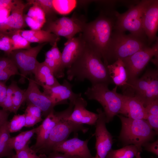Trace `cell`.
<instances>
[{"label":"cell","instance_id":"cell-1","mask_svg":"<svg viewBox=\"0 0 158 158\" xmlns=\"http://www.w3.org/2000/svg\"><path fill=\"white\" fill-rule=\"evenodd\" d=\"M67 69V78L70 81L74 80L82 82L88 80L92 84L113 83L107 66L101 56L86 44L77 59Z\"/></svg>","mask_w":158,"mask_h":158},{"label":"cell","instance_id":"cell-2","mask_svg":"<svg viewBox=\"0 0 158 158\" xmlns=\"http://www.w3.org/2000/svg\"><path fill=\"white\" fill-rule=\"evenodd\" d=\"M115 20L114 17L100 13L95 19L86 23L80 34L86 44L100 55L107 66Z\"/></svg>","mask_w":158,"mask_h":158},{"label":"cell","instance_id":"cell-3","mask_svg":"<svg viewBox=\"0 0 158 158\" xmlns=\"http://www.w3.org/2000/svg\"><path fill=\"white\" fill-rule=\"evenodd\" d=\"M108 85L105 83L92 84L84 93L88 99L95 100L102 106L107 123L111 121L115 116L121 114L125 98L124 95L117 92V86L110 90Z\"/></svg>","mask_w":158,"mask_h":158},{"label":"cell","instance_id":"cell-4","mask_svg":"<svg viewBox=\"0 0 158 158\" xmlns=\"http://www.w3.org/2000/svg\"><path fill=\"white\" fill-rule=\"evenodd\" d=\"M121 123L119 138L126 145H133L140 152L145 143L152 140L157 135L145 119H131L117 115Z\"/></svg>","mask_w":158,"mask_h":158},{"label":"cell","instance_id":"cell-5","mask_svg":"<svg viewBox=\"0 0 158 158\" xmlns=\"http://www.w3.org/2000/svg\"><path fill=\"white\" fill-rule=\"evenodd\" d=\"M128 84L123 87V95L136 97L145 107L158 99L157 70H147L141 78L128 81Z\"/></svg>","mask_w":158,"mask_h":158},{"label":"cell","instance_id":"cell-6","mask_svg":"<svg viewBox=\"0 0 158 158\" xmlns=\"http://www.w3.org/2000/svg\"><path fill=\"white\" fill-rule=\"evenodd\" d=\"M153 1H140L123 13L116 11L114 13L115 20L114 29L123 32L128 31L131 34L147 40L142 28V20L145 10Z\"/></svg>","mask_w":158,"mask_h":158},{"label":"cell","instance_id":"cell-7","mask_svg":"<svg viewBox=\"0 0 158 158\" xmlns=\"http://www.w3.org/2000/svg\"><path fill=\"white\" fill-rule=\"evenodd\" d=\"M147 40L130 34L115 30L113 32L107 61L108 64L118 59H123L148 46Z\"/></svg>","mask_w":158,"mask_h":158},{"label":"cell","instance_id":"cell-8","mask_svg":"<svg viewBox=\"0 0 158 158\" xmlns=\"http://www.w3.org/2000/svg\"><path fill=\"white\" fill-rule=\"evenodd\" d=\"M87 23L83 17L74 13L71 17H63L46 21L42 29L68 40L82 32Z\"/></svg>","mask_w":158,"mask_h":158},{"label":"cell","instance_id":"cell-9","mask_svg":"<svg viewBox=\"0 0 158 158\" xmlns=\"http://www.w3.org/2000/svg\"><path fill=\"white\" fill-rule=\"evenodd\" d=\"M47 43L39 44L27 49L13 51L8 55L16 66L21 74L20 81H24L28 75H33L39 62L37 56Z\"/></svg>","mask_w":158,"mask_h":158},{"label":"cell","instance_id":"cell-10","mask_svg":"<svg viewBox=\"0 0 158 158\" xmlns=\"http://www.w3.org/2000/svg\"><path fill=\"white\" fill-rule=\"evenodd\" d=\"M65 118L59 122L53 128L44 145L37 153L48 154L55 145L67 140L72 133L81 131L86 133L88 128Z\"/></svg>","mask_w":158,"mask_h":158},{"label":"cell","instance_id":"cell-11","mask_svg":"<svg viewBox=\"0 0 158 158\" xmlns=\"http://www.w3.org/2000/svg\"><path fill=\"white\" fill-rule=\"evenodd\" d=\"M158 40L152 46H148L136 52L131 56L121 59L126 70L128 81L134 80L145 68L153 56L157 59Z\"/></svg>","mask_w":158,"mask_h":158},{"label":"cell","instance_id":"cell-12","mask_svg":"<svg viewBox=\"0 0 158 158\" xmlns=\"http://www.w3.org/2000/svg\"><path fill=\"white\" fill-rule=\"evenodd\" d=\"M74 104L70 102L68 107L65 110L59 112L54 110L49 114L37 127L35 144L30 147L36 153L47 140L51 131L60 122L67 118L73 111Z\"/></svg>","mask_w":158,"mask_h":158},{"label":"cell","instance_id":"cell-13","mask_svg":"<svg viewBox=\"0 0 158 158\" xmlns=\"http://www.w3.org/2000/svg\"><path fill=\"white\" fill-rule=\"evenodd\" d=\"M97 111L98 118L95 123L94 135L96 138L95 148L97 153L95 157L99 158H106L108 152L111 149L113 137L106 127V116L101 108Z\"/></svg>","mask_w":158,"mask_h":158},{"label":"cell","instance_id":"cell-14","mask_svg":"<svg viewBox=\"0 0 158 158\" xmlns=\"http://www.w3.org/2000/svg\"><path fill=\"white\" fill-rule=\"evenodd\" d=\"M29 84L24 95V101L27 104H32L39 108L42 111V116L45 118L54 111L56 104L48 96L41 92L34 80L28 78Z\"/></svg>","mask_w":158,"mask_h":158},{"label":"cell","instance_id":"cell-15","mask_svg":"<svg viewBox=\"0 0 158 158\" xmlns=\"http://www.w3.org/2000/svg\"><path fill=\"white\" fill-rule=\"evenodd\" d=\"M88 141L89 140H81L76 136L55 145L51 152H56L81 158H94L87 146Z\"/></svg>","mask_w":158,"mask_h":158},{"label":"cell","instance_id":"cell-16","mask_svg":"<svg viewBox=\"0 0 158 158\" xmlns=\"http://www.w3.org/2000/svg\"><path fill=\"white\" fill-rule=\"evenodd\" d=\"M25 6L22 0H13L10 15L4 21L0 23V33L4 34L23 30L27 26L23 14Z\"/></svg>","mask_w":158,"mask_h":158},{"label":"cell","instance_id":"cell-17","mask_svg":"<svg viewBox=\"0 0 158 158\" xmlns=\"http://www.w3.org/2000/svg\"><path fill=\"white\" fill-rule=\"evenodd\" d=\"M43 92L49 97L56 105L67 103V100L73 102L81 93H75L72 90V85L66 80L62 83L53 87H42Z\"/></svg>","mask_w":158,"mask_h":158},{"label":"cell","instance_id":"cell-18","mask_svg":"<svg viewBox=\"0 0 158 158\" xmlns=\"http://www.w3.org/2000/svg\"><path fill=\"white\" fill-rule=\"evenodd\" d=\"M142 26L149 44L158 39V0H153L145 10L142 20Z\"/></svg>","mask_w":158,"mask_h":158},{"label":"cell","instance_id":"cell-19","mask_svg":"<svg viewBox=\"0 0 158 158\" xmlns=\"http://www.w3.org/2000/svg\"><path fill=\"white\" fill-rule=\"evenodd\" d=\"M81 96L78 97L73 102L74 107L73 111L67 119L79 124L95 125L98 114L87 109V101Z\"/></svg>","mask_w":158,"mask_h":158},{"label":"cell","instance_id":"cell-20","mask_svg":"<svg viewBox=\"0 0 158 158\" xmlns=\"http://www.w3.org/2000/svg\"><path fill=\"white\" fill-rule=\"evenodd\" d=\"M85 45L81 34L78 37L67 40L61 52V64L64 70L71 66L81 54Z\"/></svg>","mask_w":158,"mask_h":158},{"label":"cell","instance_id":"cell-21","mask_svg":"<svg viewBox=\"0 0 158 158\" xmlns=\"http://www.w3.org/2000/svg\"><path fill=\"white\" fill-rule=\"evenodd\" d=\"M124 95L125 98L120 114L132 119L146 120V109L142 102L135 97Z\"/></svg>","mask_w":158,"mask_h":158},{"label":"cell","instance_id":"cell-22","mask_svg":"<svg viewBox=\"0 0 158 158\" xmlns=\"http://www.w3.org/2000/svg\"><path fill=\"white\" fill-rule=\"evenodd\" d=\"M56 42L45 54L44 63L52 70L56 78H62L64 76V71L61 64V52Z\"/></svg>","mask_w":158,"mask_h":158},{"label":"cell","instance_id":"cell-23","mask_svg":"<svg viewBox=\"0 0 158 158\" xmlns=\"http://www.w3.org/2000/svg\"><path fill=\"white\" fill-rule=\"evenodd\" d=\"M21 35L30 43H49L52 46L60 39L59 37L54 33L41 29L38 30H19Z\"/></svg>","mask_w":158,"mask_h":158},{"label":"cell","instance_id":"cell-24","mask_svg":"<svg viewBox=\"0 0 158 158\" xmlns=\"http://www.w3.org/2000/svg\"><path fill=\"white\" fill-rule=\"evenodd\" d=\"M33 75L35 82L42 87H53L60 84L52 70L44 62L38 63Z\"/></svg>","mask_w":158,"mask_h":158},{"label":"cell","instance_id":"cell-25","mask_svg":"<svg viewBox=\"0 0 158 158\" xmlns=\"http://www.w3.org/2000/svg\"><path fill=\"white\" fill-rule=\"evenodd\" d=\"M110 77L116 86L124 87L128 84L126 70L122 60L118 59L107 66Z\"/></svg>","mask_w":158,"mask_h":158},{"label":"cell","instance_id":"cell-26","mask_svg":"<svg viewBox=\"0 0 158 158\" xmlns=\"http://www.w3.org/2000/svg\"><path fill=\"white\" fill-rule=\"evenodd\" d=\"M8 121L0 126V158L11 157L15 154L8 144L11 137L8 127Z\"/></svg>","mask_w":158,"mask_h":158},{"label":"cell","instance_id":"cell-27","mask_svg":"<svg viewBox=\"0 0 158 158\" xmlns=\"http://www.w3.org/2000/svg\"><path fill=\"white\" fill-rule=\"evenodd\" d=\"M37 127L30 130L22 132L17 136L11 137L8 144L10 147L16 152L23 149L28 143L31 138L36 133Z\"/></svg>","mask_w":158,"mask_h":158},{"label":"cell","instance_id":"cell-28","mask_svg":"<svg viewBox=\"0 0 158 158\" xmlns=\"http://www.w3.org/2000/svg\"><path fill=\"white\" fill-rule=\"evenodd\" d=\"M29 4L37 5L40 7L44 13L46 21L53 20L57 18V13L53 4V0H28Z\"/></svg>","mask_w":158,"mask_h":158},{"label":"cell","instance_id":"cell-29","mask_svg":"<svg viewBox=\"0 0 158 158\" xmlns=\"http://www.w3.org/2000/svg\"><path fill=\"white\" fill-rule=\"evenodd\" d=\"M138 152H140L136 146L128 145L118 149H111L106 158H133Z\"/></svg>","mask_w":158,"mask_h":158},{"label":"cell","instance_id":"cell-30","mask_svg":"<svg viewBox=\"0 0 158 158\" xmlns=\"http://www.w3.org/2000/svg\"><path fill=\"white\" fill-rule=\"evenodd\" d=\"M147 116L146 120L152 128L157 134L158 131V99L145 107Z\"/></svg>","mask_w":158,"mask_h":158},{"label":"cell","instance_id":"cell-31","mask_svg":"<svg viewBox=\"0 0 158 158\" xmlns=\"http://www.w3.org/2000/svg\"><path fill=\"white\" fill-rule=\"evenodd\" d=\"M4 34L8 36L10 39L12 51L17 50L27 49L31 47V43L21 35L19 30L10 32Z\"/></svg>","mask_w":158,"mask_h":158},{"label":"cell","instance_id":"cell-32","mask_svg":"<svg viewBox=\"0 0 158 158\" xmlns=\"http://www.w3.org/2000/svg\"><path fill=\"white\" fill-rule=\"evenodd\" d=\"M54 8L57 13L66 14L72 11L77 5V1L53 0Z\"/></svg>","mask_w":158,"mask_h":158},{"label":"cell","instance_id":"cell-33","mask_svg":"<svg viewBox=\"0 0 158 158\" xmlns=\"http://www.w3.org/2000/svg\"><path fill=\"white\" fill-rule=\"evenodd\" d=\"M25 125V115H15L10 121H8V127L10 133H13L20 130Z\"/></svg>","mask_w":158,"mask_h":158},{"label":"cell","instance_id":"cell-34","mask_svg":"<svg viewBox=\"0 0 158 158\" xmlns=\"http://www.w3.org/2000/svg\"><path fill=\"white\" fill-rule=\"evenodd\" d=\"M17 85L16 83L13 81L7 87L6 98L1 107L2 109L12 112V95Z\"/></svg>","mask_w":158,"mask_h":158},{"label":"cell","instance_id":"cell-35","mask_svg":"<svg viewBox=\"0 0 158 158\" xmlns=\"http://www.w3.org/2000/svg\"><path fill=\"white\" fill-rule=\"evenodd\" d=\"M25 91V90H22L17 85L12 95V112L16 114L22 103L24 102Z\"/></svg>","mask_w":158,"mask_h":158},{"label":"cell","instance_id":"cell-36","mask_svg":"<svg viewBox=\"0 0 158 158\" xmlns=\"http://www.w3.org/2000/svg\"><path fill=\"white\" fill-rule=\"evenodd\" d=\"M46 154H40L39 155L28 146V143L22 150L16 152L11 158H44Z\"/></svg>","mask_w":158,"mask_h":158},{"label":"cell","instance_id":"cell-37","mask_svg":"<svg viewBox=\"0 0 158 158\" xmlns=\"http://www.w3.org/2000/svg\"><path fill=\"white\" fill-rule=\"evenodd\" d=\"M0 69L21 76L18 70L11 59L7 56L0 57Z\"/></svg>","mask_w":158,"mask_h":158},{"label":"cell","instance_id":"cell-38","mask_svg":"<svg viewBox=\"0 0 158 158\" xmlns=\"http://www.w3.org/2000/svg\"><path fill=\"white\" fill-rule=\"evenodd\" d=\"M26 15L44 25L46 22L44 13L40 7L37 5H32Z\"/></svg>","mask_w":158,"mask_h":158},{"label":"cell","instance_id":"cell-39","mask_svg":"<svg viewBox=\"0 0 158 158\" xmlns=\"http://www.w3.org/2000/svg\"><path fill=\"white\" fill-rule=\"evenodd\" d=\"M13 2L12 0H0V23L10 15Z\"/></svg>","mask_w":158,"mask_h":158},{"label":"cell","instance_id":"cell-40","mask_svg":"<svg viewBox=\"0 0 158 158\" xmlns=\"http://www.w3.org/2000/svg\"><path fill=\"white\" fill-rule=\"evenodd\" d=\"M0 50L4 51L7 56L12 51L10 38L6 34L2 33H0Z\"/></svg>","mask_w":158,"mask_h":158},{"label":"cell","instance_id":"cell-41","mask_svg":"<svg viewBox=\"0 0 158 158\" xmlns=\"http://www.w3.org/2000/svg\"><path fill=\"white\" fill-rule=\"evenodd\" d=\"M23 18L26 25L29 27L31 30L42 29L44 25L40 22L28 16L26 14L23 15Z\"/></svg>","mask_w":158,"mask_h":158},{"label":"cell","instance_id":"cell-42","mask_svg":"<svg viewBox=\"0 0 158 158\" xmlns=\"http://www.w3.org/2000/svg\"><path fill=\"white\" fill-rule=\"evenodd\" d=\"M25 112L30 114L41 121L42 120L41 110L40 108L34 105L30 104H27Z\"/></svg>","mask_w":158,"mask_h":158},{"label":"cell","instance_id":"cell-43","mask_svg":"<svg viewBox=\"0 0 158 158\" xmlns=\"http://www.w3.org/2000/svg\"><path fill=\"white\" fill-rule=\"evenodd\" d=\"M145 150L158 155V140H157L152 142H148L142 146Z\"/></svg>","mask_w":158,"mask_h":158},{"label":"cell","instance_id":"cell-44","mask_svg":"<svg viewBox=\"0 0 158 158\" xmlns=\"http://www.w3.org/2000/svg\"><path fill=\"white\" fill-rule=\"evenodd\" d=\"M25 127H32L41 121L39 120L28 113L25 112Z\"/></svg>","mask_w":158,"mask_h":158},{"label":"cell","instance_id":"cell-45","mask_svg":"<svg viewBox=\"0 0 158 158\" xmlns=\"http://www.w3.org/2000/svg\"><path fill=\"white\" fill-rule=\"evenodd\" d=\"M6 82L0 81V107L4 102L6 96L7 87Z\"/></svg>","mask_w":158,"mask_h":158},{"label":"cell","instance_id":"cell-46","mask_svg":"<svg viewBox=\"0 0 158 158\" xmlns=\"http://www.w3.org/2000/svg\"><path fill=\"white\" fill-rule=\"evenodd\" d=\"M44 158H75V156L56 152H52L49 154L48 156L46 155Z\"/></svg>","mask_w":158,"mask_h":158},{"label":"cell","instance_id":"cell-47","mask_svg":"<svg viewBox=\"0 0 158 158\" xmlns=\"http://www.w3.org/2000/svg\"><path fill=\"white\" fill-rule=\"evenodd\" d=\"M9 112L3 109H0V126L8 121Z\"/></svg>","mask_w":158,"mask_h":158},{"label":"cell","instance_id":"cell-48","mask_svg":"<svg viewBox=\"0 0 158 158\" xmlns=\"http://www.w3.org/2000/svg\"><path fill=\"white\" fill-rule=\"evenodd\" d=\"M136 158H142L140 156V152H138L135 156Z\"/></svg>","mask_w":158,"mask_h":158},{"label":"cell","instance_id":"cell-49","mask_svg":"<svg viewBox=\"0 0 158 158\" xmlns=\"http://www.w3.org/2000/svg\"><path fill=\"white\" fill-rule=\"evenodd\" d=\"M75 158H81L78 156H75Z\"/></svg>","mask_w":158,"mask_h":158},{"label":"cell","instance_id":"cell-50","mask_svg":"<svg viewBox=\"0 0 158 158\" xmlns=\"http://www.w3.org/2000/svg\"><path fill=\"white\" fill-rule=\"evenodd\" d=\"M94 158H98V157H94Z\"/></svg>","mask_w":158,"mask_h":158},{"label":"cell","instance_id":"cell-51","mask_svg":"<svg viewBox=\"0 0 158 158\" xmlns=\"http://www.w3.org/2000/svg\"><path fill=\"white\" fill-rule=\"evenodd\" d=\"M7 158H11V157H7Z\"/></svg>","mask_w":158,"mask_h":158}]
</instances>
